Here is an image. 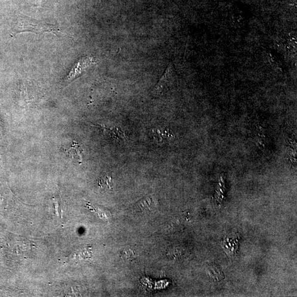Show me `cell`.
I'll return each instance as SVG.
<instances>
[{"instance_id": "obj_1", "label": "cell", "mask_w": 297, "mask_h": 297, "mask_svg": "<svg viewBox=\"0 0 297 297\" xmlns=\"http://www.w3.org/2000/svg\"><path fill=\"white\" fill-rule=\"evenodd\" d=\"M23 32H31L36 34H42L47 32L56 35L61 34L56 26L21 15L18 17L15 24L13 26L12 34L15 35Z\"/></svg>"}, {"instance_id": "obj_2", "label": "cell", "mask_w": 297, "mask_h": 297, "mask_svg": "<svg viewBox=\"0 0 297 297\" xmlns=\"http://www.w3.org/2000/svg\"><path fill=\"white\" fill-rule=\"evenodd\" d=\"M103 130L104 133L109 138L115 140L119 143L128 142V138L125 132L121 128L117 126L108 127L105 126H97Z\"/></svg>"}, {"instance_id": "obj_3", "label": "cell", "mask_w": 297, "mask_h": 297, "mask_svg": "<svg viewBox=\"0 0 297 297\" xmlns=\"http://www.w3.org/2000/svg\"><path fill=\"white\" fill-rule=\"evenodd\" d=\"M94 63L93 59L91 57H84L80 59L68 77V81L71 82L74 80L77 77L81 75L88 70Z\"/></svg>"}, {"instance_id": "obj_4", "label": "cell", "mask_w": 297, "mask_h": 297, "mask_svg": "<svg viewBox=\"0 0 297 297\" xmlns=\"http://www.w3.org/2000/svg\"><path fill=\"white\" fill-rule=\"evenodd\" d=\"M222 247L228 257H232L239 249V239L236 237H226L221 243Z\"/></svg>"}, {"instance_id": "obj_5", "label": "cell", "mask_w": 297, "mask_h": 297, "mask_svg": "<svg viewBox=\"0 0 297 297\" xmlns=\"http://www.w3.org/2000/svg\"><path fill=\"white\" fill-rule=\"evenodd\" d=\"M170 131L167 129H154L150 131V136L158 143H162L164 141L170 139L173 135L170 133Z\"/></svg>"}, {"instance_id": "obj_6", "label": "cell", "mask_w": 297, "mask_h": 297, "mask_svg": "<svg viewBox=\"0 0 297 297\" xmlns=\"http://www.w3.org/2000/svg\"><path fill=\"white\" fill-rule=\"evenodd\" d=\"M67 152L69 157L75 160L77 162L81 163L83 162V149L76 141H74L72 147L67 150Z\"/></svg>"}, {"instance_id": "obj_7", "label": "cell", "mask_w": 297, "mask_h": 297, "mask_svg": "<svg viewBox=\"0 0 297 297\" xmlns=\"http://www.w3.org/2000/svg\"><path fill=\"white\" fill-rule=\"evenodd\" d=\"M86 207L89 208L91 212H94L98 216L104 220H108L111 217V213L108 210L103 207H100L99 205L88 203Z\"/></svg>"}, {"instance_id": "obj_8", "label": "cell", "mask_w": 297, "mask_h": 297, "mask_svg": "<svg viewBox=\"0 0 297 297\" xmlns=\"http://www.w3.org/2000/svg\"><path fill=\"white\" fill-rule=\"evenodd\" d=\"M208 272L215 280L221 281L224 278V275L221 270L216 266H210L208 268Z\"/></svg>"}, {"instance_id": "obj_9", "label": "cell", "mask_w": 297, "mask_h": 297, "mask_svg": "<svg viewBox=\"0 0 297 297\" xmlns=\"http://www.w3.org/2000/svg\"><path fill=\"white\" fill-rule=\"evenodd\" d=\"M54 202L56 214L58 216L62 217L63 210L60 208L61 204L59 203V199L56 198H54Z\"/></svg>"}]
</instances>
